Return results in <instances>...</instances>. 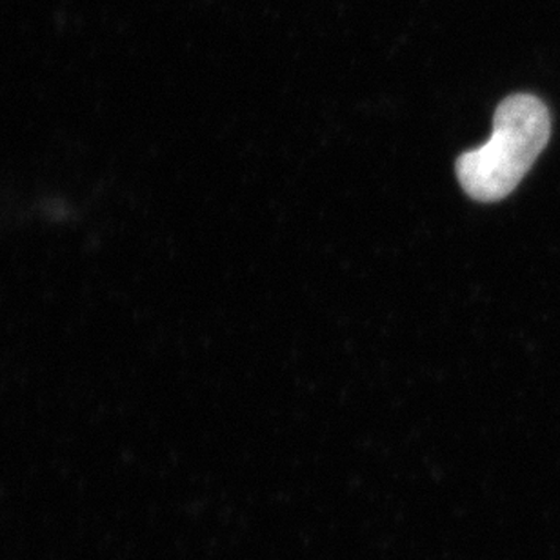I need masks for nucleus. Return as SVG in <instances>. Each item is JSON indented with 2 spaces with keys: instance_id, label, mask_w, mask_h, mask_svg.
Listing matches in <instances>:
<instances>
[{
  "instance_id": "obj_1",
  "label": "nucleus",
  "mask_w": 560,
  "mask_h": 560,
  "mask_svg": "<svg viewBox=\"0 0 560 560\" xmlns=\"http://www.w3.org/2000/svg\"><path fill=\"white\" fill-rule=\"evenodd\" d=\"M550 133V112L540 98L528 93L508 97L497 108L490 140L458 156V183L479 202L504 199L539 159Z\"/></svg>"
}]
</instances>
